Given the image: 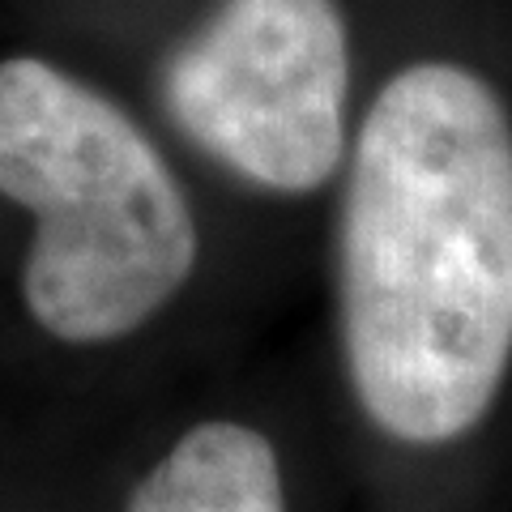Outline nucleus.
Wrapping results in <instances>:
<instances>
[{"label": "nucleus", "mask_w": 512, "mask_h": 512, "mask_svg": "<svg viewBox=\"0 0 512 512\" xmlns=\"http://www.w3.org/2000/svg\"><path fill=\"white\" fill-rule=\"evenodd\" d=\"M163 90L175 124L265 192H316L346 158L350 43L333 0H227Z\"/></svg>", "instance_id": "3"}, {"label": "nucleus", "mask_w": 512, "mask_h": 512, "mask_svg": "<svg viewBox=\"0 0 512 512\" xmlns=\"http://www.w3.org/2000/svg\"><path fill=\"white\" fill-rule=\"evenodd\" d=\"M124 512H286L278 453L248 423L205 419L146 470Z\"/></svg>", "instance_id": "4"}, {"label": "nucleus", "mask_w": 512, "mask_h": 512, "mask_svg": "<svg viewBox=\"0 0 512 512\" xmlns=\"http://www.w3.org/2000/svg\"><path fill=\"white\" fill-rule=\"evenodd\" d=\"M342 350L367 423L440 448L512 363V116L491 82L419 60L372 99L338 231Z\"/></svg>", "instance_id": "1"}, {"label": "nucleus", "mask_w": 512, "mask_h": 512, "mask_svg": "<svg viewBox=\"0 0 512 512\" xmlns=\"http://www.w3.org/2000/svg\"><path fill=\"white\" fill-rule=\"evenodd\" d=\"M0 197L35 218L22 299L56 342L128 338L197 269V218L163 150L120 103L35 56L0 60Z\"/></svg>", "instance_id": "2"}]
</instances>
